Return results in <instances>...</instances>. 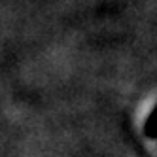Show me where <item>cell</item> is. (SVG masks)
Segmentation results:
<instances>
[{
  "mask_svg": "<svg viewBox=\"0 0 157 157\" xmlns=\"http://www.w3.org/2000/svg\"><path fill=\"white\" fill-rule=\"evenodd\" d=\"M144 134L151 140L157 138V104H155V108L151 110V114L148 116V119L144 123Z\"/></svg>",
  "mask_w": 157,
  "mask_h": 157,
  "instance_id": "obj_1",
  "label": "cell"
}]
</instances>
